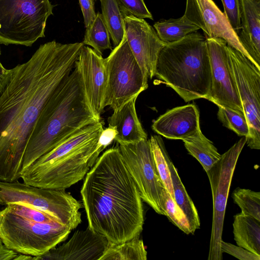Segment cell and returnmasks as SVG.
<instances>
[{"label": "cell", "mask_w": 260, "mask_h": 260, "mask_svg": "<svg viewBox=\"0 0 260 260\" xmlns=\"http://www.w3.org/2000/svg\"><path fill=\"white\" fill-rule=\"evenodd\" d=\"M83 46L49 42L13 68L0 96V181L20 178L24 153L41 111L72 72Z\"/></svg>", "instance_id": "6da1fadb"}, {"label": "cell", "mask_w": 260, "mask_h": 260, "mask_svg": "<svg viewBox=\"0 0 260 260\" xmlns=\"http://www.w3.org/2000/svg\"><path fill=\"white\" fill-rule=\"evenodd\" d=\"M88 227L109 244L140 236L142 200L118 146L105 151L84 177L80 190Z\"/></svg>", "instance_id": "7a4b0ae2"}, {"label": "cell", "mask_w": 260, "mask_h": 260, "mask_svg": "<svg viewBox=\"0 0 260 260\" xmlns=\"http://www.w3.org/2000/svg\"><path fill=\"white\" fill-rule=\"evenodd\" d=\"M101 120L90 105L75 64L41 111L24 153L22 171L81 128Z\"/></svg>", "instance_id": "3957f363"}, {"label": "cell", "mask_w": 260, "mask_h": 260, "mask_svg": "<svg viewBox=\"0 0 260 260\" xmlns=\"http://www.w3.org/2000/svg\"><path fill=\"white\" fill-rule=\"evenodd\" d=\"M103 129L101 121L81 128L23 170L20 178L40 188H69L83 179L95 162Z\"/></svg>", "instance_id": "277c9868"}, {"label": "cell", "mask_w": 260, "mask_h": 260, "mask_svg": "<svg viewBox=\"0 0 260 260\" xmlns=\"http://www.w3.org/2000/svg\"><path fill=\"white\" fill-rule=\"evenodd\" d=\"M154 76L185 102L207 99L211 69L206 38L196 31L166 44L159 53Z\"/></svg>", "instance_id": "5b68a950"}, {"label": "cell", "mask_w": 260, "mask_h": 260, "mask_svg": "<svg viewBox=\"0 0 260 260\" xmlns=\"http://www.w3.org/2000/svg\"><path fill=\"white\" fill-rule=\"evenodd\" d=\"M73 230L49 214L22 203L0 210V240L7 248L34 257L65 241Z\"/></svg>", "instance_id": "8992f818"}, {"label": "cell", "mask_w": 260, "mask_h": 260, "mask_svg": "<svg viewBox=\"0 0 260 260\" xmlns=\"http://www.w3.org/2000/svg\"><path fill=\"white\" fill-rule=\"evenodd\" d=\"M50 0H0V44L30 47L45 37Z\"/></svg>", "instance_id": "52a82bcc"}, {"label": "cell", "mask_w": 260, "mask_h": 260, "mask_svg": "<svg viewBox=\"0 0 260 260\" xmlns=\"http://www.w3.org/2000/svg\"><path fill=\"white\" fill-rule=\"evenodd\" d=\"M28 204L74 230L81 222V203L65 189L40 188L20 182L0 181V205Z\"/></svg>", "instance_id": "ba28073f"}, {"label": "cell", "mask_w": 260, "mask_h": 260, "mask_svg": "<svg viewBox=\"0 0 260 260\" xmlns=\"http://www.w3.org/2000/svg\"><path fill=\"white\" fill-rule=\"evenodd\" d=\"M105 60L108 81L104 105L105 108L109 106L115 111L146 90L148 79L132 53L125 34L120 44Z\"/></svg>", "instance_id": "9c48e42d"}, {"label": "cell", "mask_w": 260, "mask_h": 260, "mask_svg": "<svg viewBox=\"0 0 260 260\" xmlns=\"http://www.w3.org/2000/svg\"><path fill=\"white\" fill-rule=\"evenodd\" d=\"M247 141L242 137L208 171L213 200V217L208 260H222L220 249L230 189L239 156Z\"/></svg>", "instance_id": "30bf717a"}, {"label": "cell", "mask_w": 260, "mask_h": 260, "mask_svg": "<svg viewBox=\"0 0 260 260\" xmlns=\"http://www.w3.org/2000/svg\"><path fill=\"white\" fill-rule=\"evenodd\" d=\"M228 63L235 83L249 134L246 143L260 149V69L238 50L227 44Z\"/></svg>", "instance_id": "8fae6325"}, {"label": "cell", "mask_w": 260, "mask_h": 260, "mask_svg": "<svg viewBox=\"0 0 260 260\" xmlns=\"http://www.w3.org/2000/svg\"><path fill=\"white\" fill-rule=\"evenodd\" d=\"M126 167L137 186L142 200L158 214L165 215L161 201L164 186L157 171L149 140L119 145Z\"/></svg>", "instance_id": "7c38bea8"}, {"label": "cell", "mask_w": 260, "mask_h": 260, "mask_svg": "<svg viewBox=\"0 0 260 260\" xmlns=\"http://www.w3.org/2000/svg\"><path fill=\"white\" fill-rule=\"evenodd\" d=\"M206 41L211 69L210 90L207 100L217 106L244 112L229 66L226 42L220 38H207Z\"/></svg>", "instance_id": "4fadbf2b"}, {"label": "cell", "mask_w": 260, "mask_h": 260, "mask_svg": "<svg viewBox=\"0 0 260 260\" xmlns=\"http://www.w3.org/2000/svg\"><path fill=\"white\" fill-rule=\"evenodd\" d=\"M183 16L202 29L206 39L224 40L228 45L240 51L255 65L240 43L237 32L213 0H186Z\"/></svg>", "instance_id": "5bb4252c"}, {"label": "cell", "mask_w": 260, "mask_h": 260, "mask_svg": "<svg viewBox=\"0 0 260 260\" xmlns=\"http://www.w3.org/2000/svg\"><path fill=\"white\" fill-rule=\"evenodd\" d=\"M124 23L128 46L145 77L151 79L154 76L159 53L166 44L144 19L126 15Z\"/></svg>", "instance_id": "9a60e30c"}, {"label": "cell", "mask_w": 260, "mask_h": 260, "mask_svg": "<svg viewBox=\"0 0 260 260\" xmlns=\"http://www.w3.org/2000/svg\"><path fill=\"white\" fill-rule=\"evenodd\" d=\"M80 73L85 92L94 113L101 117L104 111L108 73L105 58L84 45L75 62Z\"/></svg>", "instance_id": "2e32d148"}, {"label": "cell", "mask_w": 260, "mask_h": 260, "mask_svg": "<svg viewBox=\"0 0 260 260\" xmlns=\"http://www.w3.org/2000/svg\"><path fill=\"white\" fill-rule=\"evenodd\" d=\"M109 245L105 237L87 227L76 231L67 242L33 260H100Z\"/></svg>", "instance_id": "e0dca14e"}, {"label": "cell", "mask_w": 260, "mask_h": 260, "mask_svg": "<svg viewBox=\"0 0 260 260\" xmlns=\"http://www.w3.org/2000/svg\"><path fill=\"white\" fill-rule=\"evenodd\" d=\"M152 128L166 138L182 141L201 131L198 109L194 104L174 108L155 120Z\"/></svg>", "instance_id": "ac0fdd59"}, {"label": "cell", "mask_w": 260, "mask_h": 260, "mask_svg": "<svg viewBox=\"0 0 260 260\" xmlns=\"http://www.w3.org/2000/svg\"><path fill=\"white\" fill-rule=\"evenodd\" d=\"M240 43L260 69V1L239 0Z\"/></svg>", "instance_id": "d6986e66"}, {"label": "cell", "mask_w": 260, "mask_h": 260, "mask_svg": "<svg viewBox=\"0 0 260 260\" xmlns=\"http://www.w3.org/2000/svg\"><path fill=\"white\" fill-rule=\"evenodd\" d=\"M136 96L120 109L113 111L108 118L109 126H114L117 132L114 140L119 145L135 144L147 139L136 110Z\"/></svg>", "instance_id": "ffe728a7"}, {"label": "cell", "mask_w": 260, "mask_h": 260, "mask_svg": "<svg viewBox=\"0 0 260 260\" xmlns=\"http://www.w3.org/2000/svg\"><path fill=\"white\" fill-rule=\"evenodd\" d=\"M233 227L237 245L260 256V221L240 213L234 216Z\"/></svg>", "instance_id": "44dd1931"}, {"label": "cell", "mask_w": 260, "mask_h": 260, "mask_svg": "<svg viewBox=\"0 0 260 260\" xmlns=\"http://www.w3.org/2000/svg\"><path fill=\"white\" fill-rule=\"evenodd\" d=\"M182 141L188 153L198 160L205 172L209 170L221 157V155L213 143L201 131Z\"/></svg>", "instance_id": "7402d4cb"}, {"label": "cell", "mask_w": 260, "mask_h": 260, "mask_svg": "<svg viewBox=\"0 0 260 260\" xmlns=\"http://www.w3.org/2000/svg\"><path fill=\"white\" fill-rule=\"evenodd\" d=\"M169 168L175 201L184 213L189 223L191 234H193L200 228V219L198 211L172 161L169 164Z\"/></svg>", "instance_id": "603a6c76"}, {"label": "cell", "mask_w": 260, "mask_h": 260, "mask_svg": "<svg viewBox=\"0 0 260 260\" xmlns=\"http://www.w3.org/2000/svg\"><path fill=\"white\" fill-rule=\"evenodd\" d=\"M102 15L113 45L118 46L124 36V18L127 14L117 0H101Z\"/></svg>", "instance_id": "cb8c5ba5"}, {"label": "cell", "mask_w": 260, "mask_h": 260, "mask_svg": "<svg viewBox=\"0 0 260 260\" xmlns=\"http://www.w3.org/2000/svg\"><path fill=\"white\" fill-rule=\"evenodd\" d=\"M153 27L159 39L166 44L179 41L200 29L183 15L177 19L171 18L156 22Z\"/></svg>", "instance_id": "d4e9b609"}, {"label": "cell", "mask_w": 260, "mask_h": 260, "mask_svg": "<svg viewBox=\"0 0 260 260\" xmlns=\"http://www.w3.org/2000/svg\"><path fill=\"white\" fill-rule=\"evenodd\" d=\"M140 236L123 243L109 244L100 260H146L147 251Z\"/></svg>", "instance_id": "484cf974"}, {"label": "cell", "mask_w": 260, "mask_h": 260, "mask_svg": "<svg viewBox=\"0 0 260 260\" xmlns=\"http://www.w3.org/2000/svg\"><path fill=\"white\" fill-rule=\"evenodd\" d=\"M154 162L164 188L174 200L169 164L171 161L161 138L152 136L149 139Z\"/></svg>", "instance_id": "4316f807"}, {"label": "cell", "mask_w": 260, "mask_h": 260, "mask_svg": "<svg viewBox=\"0 0 260 260\" xmlns=\"http://www.w3.org/2000/svg\"><path fill=\"white\" fill-rule=\"evenodd\" d=\"M110 39L102 14L99 12L96 13L93 21L86 28L83 44L92 47L97 53L102 55L104 51L112 50Z\"/></svg>", "instance_id": "83f0119b"}, {"label": "cell", "mask_w": 260, "mask_h": 260, "mask_svg": "<svg viewBox=\"0 0 260 260\" xmlns=\"http://www.w3.org/2000/svg\"><path fill=\"white\" fill-rule=\"evenodd\" d=\"M234 202L241 209V213L260 221V192L237 188L232 194Z\"/></svg>", "instance_id": "f1b7e54d"}, {"label": "cell", "mask_w": 260, "mask_h": 260, "mask_svg": "<svg viewBox=\"0 0 260 260\" xmlns=\"http://www.w3.org/2000/svg\"><path fill=\"white\" fill-rule=\"evenodd\" d=\"M218 107L217 117L222 124L238 136L247 138L249 128L244 113L229 107Z\"/></svg>", "instance_id": "f546056e"}, {"label": "cell", "mask_w": 260, "mask_h": 260, "mask_svg": "<svg viewBox=\"0 0 260 260\" xmlns=\"http://www.w3.org/2000/svg\"><path fill=\"white\" fill-rule=\"evenodd\" d=\"M161 201L165 216L184 233L191 234L189 223L184 213L165 188L161 191Z\"/></svg>", "instance_id": "4dcf8cb0"}, {"label": "cell", "mask_w": 260, "mask_h": 260, "mask_svg": "<svg viewBox=\"0 0 260 260\" xmlns=\"http://www.w3.org/2000/svg\"><path fill=\"white\" fill-rule=\"evenodd\" d=\"M121 8L127 15L138 18L153 20V16L147 8L144 0H117Z\"/></svg>", "instance_id": "1f68e13d"}, {"label": "cell", "mask_w": 260, "mask_h": 260, "mask_svg": "<svg viewBox=\"0 0 260 260\" xmlns=\"http://www.w3.org/2000/svg\"><path fill=\"white\" fill-rule=\"evenodd\" d=\"M221 1L224 8L223 13L233 28L237 32L240 28L239 0Z\"/></svg>", "instance_id": "d6a6232c"}, {"label": "cell", "mask_w": 260, "mask_h": 260, "mask_svg": "<svg viewBox=\"0 0 260 260\" xmlns=\"http://www.w3.org/2000/svg\"><path fill=\"white\" fill-rule=\"evenodd\" d=\"M222 253H228L240 260H259L258 256L239 246L223 241L220 243Z\"/></svg>", "instance_id": "836d02e7"}, {"label": "cell", "mask_w": 260, "mask_h": 260, "mask_svg": "<svg viewBox=\"0 0 260 260\" xmlns=\"http://www.w3.org/2000/svg\"><path fill=\"white\" fill-rule=\"evenodd\" d=\"M117 134V132L114 126H108L105 129H103L98 139L96 146V154L100 153L107 146L110 145Z\"/></svg>", "instance_id": "e575fe53"}, {"label": "cell", "mask_w": 260, "mask_h": 260, "mask_svg": "<svg viewBox=\"0 0 260 260\" xmlns=\"http://www.w3.org/2000/svg\"><path fill=\"white\" fill-rule=\"evenodd\" d=\"M82 12L85 27H88L94 19L96 13L94 10V0H79Z\"/></svg>", "instance_id": "d590c367"}, {"label": "cell", "mask_w": 260, "mask_h": 260, "mask_svg": "<svg viewBox=\"0 0 260 260\" xmlns=\"http://www.w3.org/2000/svg\"><path fill=\"white\" fill-rule=\"evenodd\" d=\"M13 69H6L0 62V96L4 91L10 81Z\"/></svg>", "instance_id": "8d00e7d4"}, {"label": "cell", "mask_w": 260, "mask_h": 260, "mask_svg": "<svg viewBox=\"0 0 260 260\" xmlns=\"http://www.w3.org/2000/svg\"><path fill=\"white\" fill-rule=\"evenodd\" d=\"M19 253L6 247H0V260H16Z\"/></svg>", "instance_id": "74e56055"}, {"label": "cell", "mask_w": 260, "mask_h": 260, "mask_svg": "<svg viewBox=\"0 0 260 260\" xmlns=\"http://www.w3.org/2000/svg\"><path fill=\"white\" fill-rule=\"evenodd\" d=\"M1 206V205H0V207ZM3 245V244L2 243L1 240H0V247L2 246Z\"/></svg>", "instance_id": "f35d334b"}, {"label": "cell", "mask_w": 260, "mask_h": 260, "mask_svg": "<svg viewBox=\"0 0 260 260\" xmlns=\"http://www.w3.org/2000/svg\"><path fill=\"white\" fill-rule=\"evenodd\" d=\"M1 49H0V56H1ZM1 62V61H0Z\"/></svg>", "instance_id": "ab89813d"}, {"label": "cell", "mask_w": 260, "mask_h": 260, "mask_svg": "<svg viewBox=\"0 0 260 260\" xmlns=\"http://www.w3.org/2000/svg\"><path fill=\"white\" fill-rule=\"evenodd\" d=\"M94 1H95V0H94ZM100 1H101V0H100Z\"/></svg>", "instance_id": "60d3db41"}, {"label": "cell", "mask_w": 260, "mask_h": 260, "mask_svg": "<svg viewBox=\"0 0 260 260\" xmlns=\"http://www.w3.org/2000/svg\"><path fill=\"white\" fill-rule=\"evenodd\" d=\"M260 1V0H259Z\"/></svg>", "instance_id": "b9f144b4"}]
</instances>
